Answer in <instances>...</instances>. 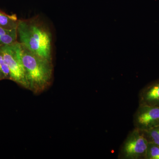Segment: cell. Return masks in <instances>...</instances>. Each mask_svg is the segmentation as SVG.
<instances>
[{
    "label": "cell",
    "instance_id": "4",
    "mask_svg": "<svg viewBox=\"0 0 159 159\" xmlns=\"http://www.w3.org/2000/svg\"><path fill=\"white\" fill-rule=\"evenodd\" d=\"M15 43L1 47L0 51L10 70L11 80L29 89L25 70L18 54Z\"/></svg>",
    "mask_w": 159,
    "mask_h": 159
},
{
    "label": "cell",
    "instance_id": "2",
    "mask_svg": "<svg viewBox=\"0 0 159 159\" xmlns=\"http://www.w3.org/2000/svg\"><path fill=\"white\" fill-rule=\"evenodd\" d=\"M17 32L20 43L34 54L52 61V35L39 19L19 20Z\"/></svg>",
    "mask_w": 159,
    "mask_h": 159
},
{
    "label": "cell",
    "instance_id": "10",
    "mask_svg": "<svg viewBox=\"0 0 159 159\" xmlns=\"http://www.w3.org/2000/svg\"><path fill=\"white\" fill-rule=\"evenodd\" d=\"M145 159H159V145L148 143Z\"/></svg>",
    "mask_w": 159,
    "mask_h": 159
},
{
    "label": "cell",
    "instance_id": "3",
    "mask_svg": "<svg viewBox=\"0 0 159 159\" xmlns=\"http://www.w3.org/2000/svg\"><path fill=\"white\" fill-rule=\"evenodd\" d=\"M148 142L139 129L131 131L119 150V159H145Z\"/></svg>",
    "mask_w": 159,
    "mask_h": 159
},
{
    "label": "cell",
    "instance_id": "11",
    "mask_svg": "<svg viewBox=\"0 0 159 159\" xmlns=\"http://www.w3.org/2000/svg\"><path fill=\"white\" fill-rule=\"evenodd\" d=\"M0 70L2 71L4 74L6 79L11 80L10 70L4 59L1 51H0Z\"/></svg>",
    "mask_w": 159,
    "mask_h": 159
},
{
    "label": "cell",
    "instance_id": "12",
    "mask_svg": "<svg viewBox=\"0 0 159 159\" xmlns=\"http://www.w3.org/2000/svg\"><path fill=\"white\" fill-rule=\"evenodd\" d=\"M4 79H6V77H5V75L3 74L2 72L0 70V80Z\"/></svg>",
    "mask_w": 159,
    "mask_h": 159
},
{
    "label": "cell",
    "instance_id": "8",
    "mask_svg": "<svg viewBox=\"0 0 159 159\" xmlns=\"http://www.w3.org/2000/svg\"><path fill=\"white\" fill-rule=\"evenodd\" d=\"M18 21L16 15H8L0 11V27L9 30L17 29Z\"/></svg>",
    "mask_w": 159,
    "mask_h": 159
},
{
    "label": "cell",
    "instance_id": "7",
    "mask_svg": "<svg viewBox=\"0 0 159 159\" xmlns=\"http://www.w3.org/2000/svg\"><path fill=\"white\" fill-rule=\"evenodd\" d=\"M17 29L9 30L0 27V48L17 41Z\"/></svg>",
    "mask_w": 159,
    "mask_h": 159
},
{
    "label": "cell",
    "instance_id": "6",
    "mask_svg": "<svg viewBox=\"0 0 159 159\" xmlns=\"http://www.w3.org/2000/svg\"><path fill=\"white\" fill-rule=\"evenodd\" d=\"M139 106L159 107V79L149 83L140 90Z\"/></svg>",
    "mask_w": 159,
    "mask_h": 159
},
{
    "label": "cell",
    "instance_id": "9",
    "mask_svg": "<svg viewBox=\"0 0 159 159\" xmlns=\"http://www.w3.org/2000/svg\"><path fill=\"white\" fill-rule=\"evenodd\" d=\"M140 131L148 143L159 145V125L146 130Z\"/></svg>",
    "mask_w": 159,
    "mask_h": 159
},
{
    "label": "cell",
    "instance_id": "1",
    "mask_svg": "<svg viewBox=\"0 0 159 159\" xmlns=\"http://www.w3.org/2000/svg\"><path fill=\"white\" fill-rule=\"evenodd\" d=\"M15 44L25 70L29 89L34 93L42 92L52 80V61L34 54L19 42H16Z\"/></svg>",
    "mask_w": 159,
    "mask_h": 159
},
{
    "label": "cell",
    "instance_id": "5",
    "mask_svg": "<svg viewBox=\"0 0 159 159\" xmlns=\"http://www.w3.org/2000/svg\"><path fill=\"white\" fill-rule=\"evenodd\" d=\"M134 128L146 130L159 125V107L139 106L134 115Z\"/></svg>",
    "mask_w": 159,
    "mask_h": 159
}]
</instances>
